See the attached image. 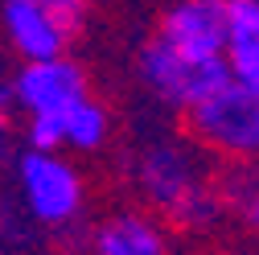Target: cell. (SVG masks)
<instances>
[{"label":"cell","instance_id":"3957f363","mask_svg":"<svg viewBox=\"0 0 259 255\" xmlns=\"http://www.w3.org/2000/svg\"><path fill=\"white\" fill-rule=\"evenodd\" d=\"M17 202L37 227H70L87 202L78 165L58 148H25L17 156Z\"/></svg>","mask_w":259,"mask_h":255},{"label":"cell","instance_id":"8fae6325","mask_svg":"<svg viewBox=\"0 0 259 255\" xmlns=\"http://www.w3.org/2000/svg\"><path fill=\"white\" fill-rule=\"evenodd\" d=\"M214 181H218L222 214L235 218L239 227H247V231L259 235V156L226 161V169H222Z\"/></svg>","mask_w":259,"mask_h":255},{"label":"cell","instance_id":"277c9868","mask_svg":"<svg viewBox=\"0 0 259 255\" xmlns=\"http://www.w3.org/2000/svg\"><path fill=\"white\" fill-rule=\"evenodd\" d=\"M226 74V58H198V54H185L177 46H169L165 37H152L140 50V78L144 87L156 95L160 103L169 107H189L198 103L206 91H214Z\"/></svg>","mask_w":259,"mask_h":255},{"label":"cell","instance_id":"8992f818","mask_svg":"<svg viewBox=\"0 0 259 255\" xmlns=\"http://www.w3.org/2000/svg\"><path fill=\"white\" fill-rule=\"evenodd\" d=\"M82 95H87V74L66 54L33 58V62H25L17 70V78H13V107H21L25 115L58 111V107L82 99Z\"/></svg>","mask_w":259,"mask_h":255},{"label":"cell","instance_id":"4fadbf2b","mask_svg":"<svg viewBox=\"0 0 259 255\" xmlns=\"http://www.w3.org/2000/svg\"><path fill=\"white\" fill-rule=\"evenodd\" d=\"M251 87H255V91H259V78H255V82H251Z\"/></svg>","mask_w":259,"mask_h":255},{"label":"cell","instance_id":"52a82bcc","mask_svg":"<svg viewBox=\"0 0 259 255\" xmlns=\"http://www.w3.org/2000/svg\"><path fill=\"white\" fill-rule=\"evenodd\" d=\"M0 25H5V37L21 54V62L66 54V46H70V33L58 21L50 0H5L0 5Z\"/></svg>","mask_w":259,"mask_h":255},{"label":"cell","instance_id":"7a4b0ae2","mask_svg":"<svg viewBox=\"0 0 259 255\" xmlns=\"http://www.w3.org/2000/svg\"><path fill=\"white\" fill-rule=\"evenodd\" d=\"M189 140L210 156H259V91L226 74L214 91L185 107Z\"/></svg>","mask_w":259,"mask_h":255},{"label":"cell","instance_id":"30bf717a","mask_svg":"<svg viewBox=\"0 0 259 255\" xmlns=\"http://www.w3.org/2000/svg\"><path fill=\"white\" fill-rule=\"evenodd\" d=\"M226 70L239 82L259 78V0H226Z\"/></svg>","mask_w":259,"mask_h":255},{"label":"cell","instance_id":"6da1fadb","mask_svg":"<svg viewBox=\"0 0 259 255\" xmlns=\"http://www.w3.org/2000/svg\"><path fill=\"white\" fill-rule=\"evenodd\" d=\"M136 185L156 214L185 231H206L222 218L218 181L202 169V148L181 140H156L136 161Z\"/></svg>","mask_w":259,"mask_h":255},{"label":"cell","instance_id":"5bb4252c","mask_svg":"<svg viewBox=\"0 0 259 255\" xmlns=\"http://www.w3.org/2000/svg\"><path fill=\"white\" fill-rule=\"evenodd\" d=\"M0 255H9V251H0Z\"/></svg>","mask_w":259,"mask_h":255},{"label":"cell","instance_id":"9c48e42d","mask_svg":"<svg viewBox=\"0 0 259 255\" xmlns=\"http://www.w3.org/2000/svg\"><path fill=\"white\" fill-rule=\"evenodd\" d=\"M95 255H165V227L140 210L111 214L95 227Z\"/></svg>","mask_w":259,"mask_h":255},{"label":"cell","instance_id":"7c38bea8","mask_svg":"<svg viewBox=\"0 0 259 255\" xmlns=\"http://www.w3.org/2000/svg\"><path fill=\"white\" fill-rule=\"evenodd\" d=\"M0 140H5V115H0Z\"/></svg>","mask_w":259,"mask_h":255},{"label":"cell","instance_id":"ba28073f","mask_svg":"<svg viewBox=\"0 0 259 255\" xmlns=\"http://www.w3.org/2000/svg\"><path fill=\"white\" fill-rule=\"evenodd\" d=\"M156 37L169 46L198 54V58H222L226 46V0H177L165 13Z\"/></svg>","mask_w":259,"mask_h":255},{"label":"cell","instance_id":"5b68a950","mask_svg":"<svg viewBox=\"0 0 259 255\" xmlns=\"http://www.w3.org/2000/svg\"><path fill=\"white\" fill-rule=\"evenodd\" d=\"M111 132V115L103 103L91 95L58 107V111H37L25 115V144L29 148H58V152H95Z\"/></svg>","mask_w":259,"mask_h":255}]
</instances>
